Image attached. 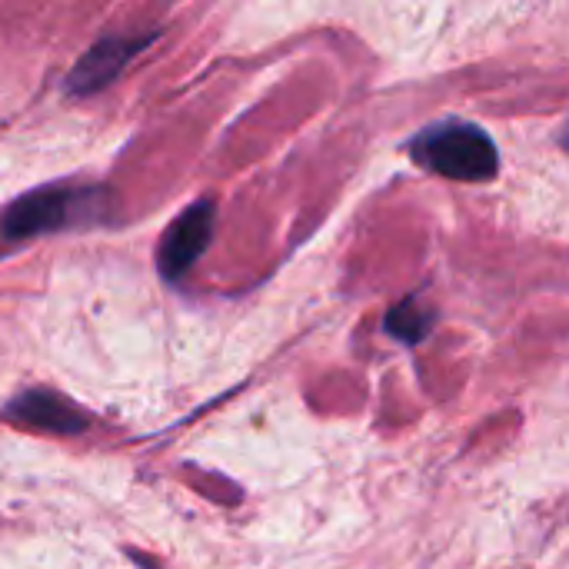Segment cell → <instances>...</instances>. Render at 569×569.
<instances>
[{"mask_svg":"<svg viewBox=\"0 0 569 569\" xmlns=\"http://www.w3.org/2000/svg\"><path fill=\"white\" fill-rule=\"evenodd\" d=\"M103 213H107V193L100 187L50 183L17 197L0 217V233L3 240H30V237L97 223Z\"/></svg>","mask_w":569,"mask_h":569,"instance_id":"1","label":"cell"},{"mask_svg":"<svg viewBox=\"0 0 569 569\" xmlns=\"http://www.w3.org/2000/svg\"><path fill=\"white\" fill-rule=\"evenodd\" d=\"M413 160L427 167L430 173H440L447 180L460 183H487L500 170V153L493 137L467 120H443L427 127L413 147Z\"/></svg>","mask_w":569,"mask_h":569,"instance_id":"2","label":"cell"},{"mask_svg":"<svg viewBox=\"0 0 569 569\" xmlns=\"http://www.w3.org/2000/svg\"><path fill=\"white\" fill-rule=\"evenodd\" d=\"M213 223H217V207L213 200L190 203L160 237L157 247V267L167 280H180L190 273V267L207 253L213 240Z\"/></svg>","mask_w":569,"mask_h":569,"instance_id":"3","label":"cell"},{"mask_svg":"<svg viewBox=\"0 0 569 569\" xmlns=\"http://www.w3.org/2000/svg\"><path fill=\"white\" fill-rule=\"evenodd\" d=\"M147 43H150V37H103L67 73V93L90 97V93L110 87Z\"/></svg>","mask_w":569,"mask_h":569,"instance_id":"4","label":"cell"},{"mask_svg":"<svg viewBox=\"0 0 569 569\" xmlns=\"http://www.w3.org/2000/svg\"><path fill=\"white\" fill-rule=\"evenodd\" d=\"M10 420L23 423V427H37L43 433H57V437H73L87 430V417L83 410H77L67 397L53 393V390H23L17 393L7 410Z\"/></svg>","mask_w":569,"mask_h":569,"instance_id":"5","label":"cell"},{"mask_svg":"<svg viewBox=\"0 0 569 569\" xmlns=\"http://www.w3.org/2000/svg\"><path fill=\"white\" fill-rule=\"evenodd\" d=\"M433 327V310L420 307L417 300H403L387 313V330L403 343H420Z\"/></svg>","mask_w":569,"mask_h":569,"instance_id":"6","label":"cell"}]
</instances>
